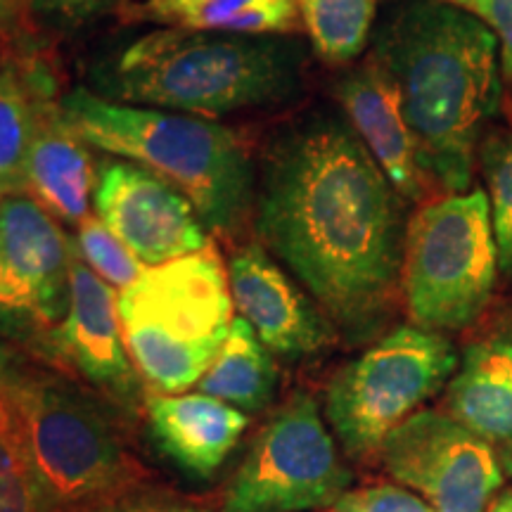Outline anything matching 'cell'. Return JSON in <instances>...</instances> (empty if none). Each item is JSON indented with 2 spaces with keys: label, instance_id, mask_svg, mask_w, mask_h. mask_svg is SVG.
Listing matches in <instances>:
<instances>
[{
  "label": "cell",
  "instance_id": "obj_29",
  "mask_svg": "<svg viewBox=\"0 0 512 512\" xmlns=\"http://www.w3.org/2000/svg\"><path fill=\"white\" fill-rule=\"evenodd\" d=\"M86 512H195V510L169 508V505H117V503H107V505H98V508H91Z\"/></svg>",
  "mask_w": 512,
  "mask_h": 512
},
{
  "label": "cell",
  "instance_id": "obj_8",
  "mask_svg": "<svg viewBox=\"0 0 512 512\" xmlns=\"http://www.w3.org/2000/svg\"><path fill=\"white\" fill-rule=\"evenodd\" d=\"M458 354L441 332L403 325L332 377L325 415L351 458L380 448L427 399L451 382Z\"/></svg>",
  "mask_w": 512,
  "mask_h": 512
},
{
  "label": "cell",
  "instance_id": "obj_12",
  "mask_svg": "<svg viewBox=\"0 0 512 512\" xmlns=\"http://www.w3.org/2000/svg\"><path fill=\"white\" fill-rule=\"evenodd\" d=\"M95 211L145 266H159L209 245L195 204L181 190L128 159L100 164Z\"/></svg>",
  "mask_w": 512,
  "mask_h": 512
},
{
  "label": "cell",
  "instance_id": "obj_3",
  "mask_svg": "<svg viewBox=\"0 0 512 512\" xmlns=\"http://www.w3.org/2000/svg\"><path fill=\"white\" fill-rule=\"evenodd\" d=\"M302 69L292 36L164 27L98 64L91 79L107 100L219 117L294 98Z\"/></svg>",
  "mask_w": 512,
  "mask_h": 512
},
{
  "label": "cell",
  "instance_id": "obj_1",
  "mask_svg": "<svg viewBox=\"0 0 512 512\" xmlns=\"http://www.w3.org/2000/svg\"><path fill=\"white\" fill-rule=\"evenodd\" d=\"M256 228L342 330L368 335L394 306L406 240L401 195L344 114H309L275 138L256 190Z\"/></svg>",
  "mask_w": 512,
  "mask_h": 512
},
{
  "label": "cell",
  "instance_id": "obj_13",
  "mask_svg": "<svg viewBox=\"0 0 512 512\" xmlns=\"http://www.w3.org/2000/svg\"><path fill=\"white\" fill-rule=\"evenodd\" d=\"M119 294L93 268L74 254L69 275V309L62 325L48 339L41 358L72 368L102 394L136 406L140 399V375L128 356L121 332Z\"/></svg>",
  "mask_w": 512,
  "mask_h": 512
},
{
  "label": "cell",
  "instance_id": "obj_16",
  "mask_svg": "<svg viewBox=\"0 0 512 512\" xmlns=\"http://www.w3.org/2000/svg\"><path fill=\"white\" fill-rule=\"evenodd\" d=\"M95 171L88 143L62 112L55 88L41 95L27 159V192L50 216L69 226L88 219Z\"/></svg>",
  "mask_w": 512,
  "mask_h": 512
},
{
  "label": "cell",
  "instance_id": "obj_21",
  "mask_svg": "<svg viewBox=\"0 0 512 512\" xmlns=\"http://www.w3.org/2000/svg\"><path fill=\"white\" fill-rule=\"evenodd\" d=\"M202 394L226 401L247 413L264 411L278 387L271 349L245 318H235L214 363L197 382Z\"/></svg>",
  "mask_w": 512,
  "mask_h": 512
},
{
  "label": "cell",
  "instance_id": "obj_20",
  "mask_svg": "<svg viewBox=\"0 0 512 512\" xmlns=\"http://www.w3.org/2000/svg\"><path fill=\"white\" fill-rule=\"evenodd\" d=\"M55 88L43 62L0 72V200L27 192V159L41 95Z\"/></svg>",
  "mask_w": 512,
  "mask_h": 512
},
{
  "label": "cell",
  "instance_id": "obj_7",
  "mask_svg": "<svg viewBox=\"0 0 512 512\" xmlns=\"http://www.w3.org/2000/svg\"><path fill=\"white\" fill-rule=\"evenodd\" d=\"M498 268L486 192L467 190L427 202L403 240L401 294L408 316L434 332L470 328L491 302Z\"/></svg>",
  "mask_w": 512,
  "mask_h": 512
},
{
  "label": "cell",
  "instance_id": "obj_17",
  "mask_svg": "<svg viewBox=\"0 0 512 512\" xmlns=\"http://www.w3.org/2000/svg\"><path fill=\"white\" fill-rule=\"evenodd\" d=\"M147 420L164 456L197 477L214 475L249 425L240 408L202 392L152 396Z\"/></svg>",
  "mask_w": 512,
  "mask_h": 512
},
{
  "label": "cell",
  "instance_id": "obj_30",
  "mask_svg": "<svg viewBox=\"0 0 512 512\" xmlns=\"http://www.w3.org/2000/svg\"><path fill=\"white\" fill-rule=\"evenodd\" d=\"M19 3H22V0H0V17L3 19L12 17V12L17 10Z\"/></svg>",
  "mask_w": 512,
  "mask_h": 512
},
{
  "label": "cell",
  "instance_id": "obj_19",
  "mask_svg": "<svg viewBox=\"0 0 512 512\" xmlns=\"http://www.w3.org/2000/svg\"><path fill=\"white\" fill-rule=\"evenodd\" d=\"M143 15L164 27L292 36L304 27L297 0H145Z\"/></svg>",
  "mask_w": 512,
  "mask_h": 512
},
{
  "label": "cell",
  "instance_id": "obj_22",
  "mask_svg": "<svg viewBox=\"0 0 512 512\" xmlns=\"http://www.w3.org/2000/svg\"><path fill=\"white\" fill-rule=\"evenodd\" d=\"M311 46L330 64L354 62L368 46L377 0H297Z\"/></svg>",
  "mask_w": 512,
  "mask_h": 512
},
{
  "label": "cell",
  "instance_id": "obj_9",
  "mask_svg": "<svg viewBox=\"0 0 512 512\" xmlns=\"http://www.w3.org/2000/svg\"><path fill=\"white\" fill-rule=\"evenodd\" d=\"M351 472L339 458L318 403L297 394L256 434L230 482L223 512H306L335 505Z\"/></svg>",
  "mask_w": 512,
  "mask_h": 512
},
{
  "label": "cell",
  "instance_id": "obj_10",
  "mask_svg": "<svg viewBox=\"0 0 512 512\" xmlns=\"http://www.w3.org/2000/svg\"><path fill=\"white\" fill-rule=\"evenodd\" d=\"M76 247L36 200H0V335L41 356L69 309Z\"/></svg>",
  "mask_w": 512,
  "mask_h": 512
},
{
  "label": "cell",
  "instance_id": "obj_23",
  "mask_svg": "<svg viewBox=\"0 0 512 512\" xmlns=\"http://www.w3.org/2000/svg\"><path fill=\"white\" fill-rule=\"evenodd\" d=\"M0 512H50L22 427L0 392Z\"/></svg>",
  "mask_w": 512,
  "mask_h": 512
},
{
  "label": "cell",
  "instance_id": "obj_6",
  "mask_svg": "<svg viewBox=\"0 0 512 512\" xmlns=\"http://www.w3.org/2000/svg\"><path fill=\"white\" fill-rule=\"evenodd\" d=\"M228 266L209 245L159 266L119 292L124 342L138 375L159 394L202 380L233 325Z\"/></svg>",
  "mask_w": 512,
  "mask_h": 512
},
{
  "label": "cell",
  "instance_id": "obj_2",
  "mask_svg": "<svg viewBox=\"0 0 512 512\" xmlns=\"http://www.w3.org/2000/svg\"><path fill=\"white\" fill-rule=\"evenodd\" d=\"M370 57L399 91L432 183L446 195L470 190L477 147L501 102L494 31L463 5L406 0L375 29Z\"/></svg>",
  "mask_w": 512,
  "mask_h": 512
},
{
  "label": "cell",
  "instance_id": "obj_4",
  "mask_svg": "<svg viewBox=\"0 0 512 512\" xmlns=\"http://www.w3.org/2000/svg\"><path fill=\"white\" fill-rule=\"evenodd\" d=\"M62 112L95 150L136 162L195 204L211 233L235 238L256 204L245 143L228 126L197 114L126 105L86 88L62 95Z\"/></svg>",
  "mask_w": 512,
  "mask_h": 512
},
{
  "label": "cell",
  "instance_id": "obj_18",
  "mask_svg": "<svg viewBox=\"0 0 512 512\" xmlns=\"http://www.w3.org/2000/svg\"><path fill=\"white\" fill-rule=\"evenodd\" d=\"M444 411L512 460V335L479 339L446 387Z\"/></svg>",
  "mask_w": 512,
  "mask_h": 512
},
{
  "label": "cell",
  "instance_id": "obj_33",
  "mask_svg": "<svg viewBox=\"0 0 512 512\" xmlns=\"http://www.w3.org/2000/svg\"><path fill=\"white\" fill-rule=\"evenodd\" d=\"M332 512H337V510H332Z\"/></svg>",
  "mask_w": 512,
  "mask_h": 512
},
{
  "label": "cell",
  "instance_id": "obj_14",
  "mask_svg": "<svg viewBox=\"0 0 512 512\" xmlns=\"http://www.w3.org/2000/svg\"><path fill=\"white\" fill-rule=\"evenodd\" d=\"M228 283L235 309L275 354H318L335 339L330 318L311 304L259 242L230 256Z\"/></svg>",
  "mask_w": 512,
  "mask_h": 512
},
{
  "label": "cell",
  "instance_id": "obj_28",
  "mask_svg": "<svg viewBox=\"0 0 512 512\" xmlns=\"http://www.w3.org/2000/svg\"><path fill=\"white\" fill-rule=\"evenodd\" d=\"M43 15L57 19L64 24H81L88 19L105 15L119 0H29Z\"/></svg>",
  "mask_w": 512,
  "mask_h": 512
},
{
  "label": "cell",
  "instance_id": "obj_11",
  "mask_svg": "<svg viewBox=\"0 0 512 512\" xmlns=\"http://www.w3.org/2000/svg\"><path fill=\"white\" fill-rule=\"evenodd\" d=\"M384 470L434 512H486L503 486L496 451L444 411H418L380 448Z\"/></svg>",
  "mask_w": 512,
  "mask_h": 512
},
{
  "label": "cell",
  "instance_id": "obj_32",
  "mask_svg": "<svg viewBox=\"0 0 512 512\" xmlns=\"http://www.w3.org/2000/svg\"><path fill=\"white\" fill-rule=\"evenodd\" d=\"M446 3H453V5H465V0H446Z\"/></svg>",
  "mask_w": 512,
  "mask_h": 512
},
{
  "label": "cell",
  "instance_id": "obj_25",
  "mask_svg": "<svg viewBox=\"0 0 512 512\" xmlns=\"http://www.w3.org/2000/svg\"><path fill=\"white\" fill-rule=\"evenodd\" d=\"M76 252L105 283L126 290L140 278L145 264L121 242L98 216H88L76 235Z\"/></svg>",
  "mask_w": 512,
  "mask_h": 512
},
{
  "label": "cell",
  "instance_id": "obj_26",
  "mask_svg": "<svg viewBox=\"0 0 512 512\" xmlns=\"http://www.w3.org/2000/svg\"><path fill=\"white\" fill-rule=\"evenodd\" d=\"M337 512H434L425 498L411 494L396 484H375L347 491L332 505Z\"/></svg>",
  "mask_w": 512,
  "mask_h": 512
},
{
  "label": "cell",
  "instance_id": "obj_5",
  "mask_svg": "<svg viewBox=\"0 0 512 512\" xmlns=\"http://www.w3.org/2000/svg\"><path fill=\"white\" fill-rule=\"evenodd\" d=\"M0 392L22 427L50 512L114 503L136 482L114 420L76 382L0 349Z\"/></svg>",
  "mask_w": 512,
  "mask_h": 512
},
{
  "label": "cell",
  "instance_id": "obj_24",
  "mask_svg": "<svg viewBox=\"0 0 512 512\" xmlns=\"http://www.w3.org/2000/svg\"><path fill=\"white\" fill-rule=\"evenodd\" d=\"M482 169L486 197L491 207V223L498 245V266L512 271V131L484 140Z\"/></svg>",
  "mask_w": 512,
  "mask_h": 512
},
{
  "label": "cell",
  "instance_id": "obj_15",
  "mask_svg": "<svg viewBox=\"0 0 512 512\" xmlns=\"http://www.w3.org/2000/svg\"><path fill=\"white\" fill-rule=\"evenodd\" d=\"M335 95L342 114L401 200H425L434 183L422 164L418 140L403 114L399 91L380 64L368 57L337 81Z\"/></svg>",
  "mask_w": 512,
  "mask_h": 512
},
{
  "label": "cell",
  "instance_id": "obj_31",
  "mask_svg": "<svg viewBox=\"0 0 512 512\" xmlns=\"http://www.w3.org/2000/svg\"><path fill=\"white\" fill-rule=\"evenodd\" d=\"M486 512H512V494H505L501 501L494 503V508Z\"/></svg>",
  "mask_w": 512,
  "mask_h": 512
},
{
  "label": "cell",
  "instance_id": "obj_27",
  "mask_svg": "<svg viewBox=\"0 0 512 512\" xmlns=\"http://www.w3.org/2000/svg\"><path fill=\"white\" fill-rule=\"evenodd\" d=\"M463 8L475 12L494 31L501 53V72L512 81V0H465Z\"/></svg>",
  "mask_w": 512,
  "mask_h": 512
}]
</instances>
